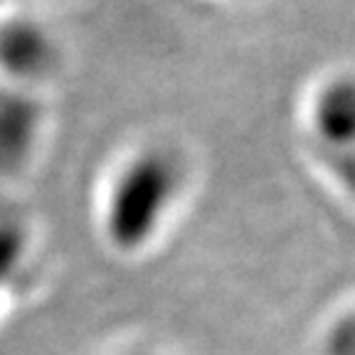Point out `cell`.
Here are the masks:
<instances>
[{"mask_svg": "<svg viewBox=\"0 0 355 355\" xmlns=\"http://www.w3.org/2000/svg\"><path fill=\"white\" fill-rule=\"evenodd\" d=\"M190 168L175 150L146 146L111 168L96 195L94 222L116 259H150L173 237L190 195Z\"/></svg>", "mask_w": 355, "mask_h": 355, "instance_id": "obj_1", "label": "cell"}, {"mask_svg": "<svg viewBox=\"0 0 355 355\" xmlns=\"http://www.w3.org/2000/svg\"><path fill=\"white\" fill-rule=\"evenodd\" d=\"M52 40L30 17L0 12V84L28 89L55 64Z\"/></svg>", "mask_w": 355, "mask_h": 355, "instance_id": "obj_2", "label": "cell"}, {"mask_svg": "<svg viewBox=\"0 0 355 355\" xmlns=\"http://www.w3.org/2000/svg\"><path fill=\"white\" fill-rule=\"evenodd\" d=\"M42 136V111L28 89L0 84V178H15L33 161Z\"/></svg>", "mask_w": 355, "mask_h": 355, "instance_id": "obj_3", "label": "cell"}, {"mask_svg": "<svg viewBox=\"0 0 355 355\" xmlns=\"http://www.w3.org/2000/svg\"><path fill=\"white\" fill-rule=\"evenodd\" d=\"M40 277V237L17 210L0 207V299L30 294Z\"/></svg>", "mask_w": 355, "mask_h": 355, "instance_id": "obj_4", "label": "cell"}, {"mask_svg": "<svg viewBox=\"0 0 355 355\" xmlns=\"http://www.w3.org/2000/svg\"><path fill=\"white\" fill-rule=\"evenodd\" d=\"M318 355H355V296L333 309L321 326Z\"/></svg>", "mask_w": 355, "mask_h": 355, "instance_id": "obj_5", "label": "cell"}, {"mask_svg": "<svg viewBox=\"0 0 355 355\" xmlns=\"http://www.w3.org/2000/svg\"><path fill=\"white\" fill-rule=\"evenodd\" d=\"M114 355H178L168 348H161V345H153V343H136V345H128L123 350H116Z\"/></svg>", "mask_w": 355, "mask_h": 355, "instance_id": "obj_6", "label": "cell"}, {"mask_svg": "<svg viewBox=\"0 0 355 355\" xmlns=\"http://www.w3.org/2000/svg\"><path fill=\"white\" fill-rule=\"evenodd\" d=\"M6 3L8 0H0V12H6Z\"/></svg>", "mask_w": 355, "mask_h": 355, "instance_id": "obj_7", "label": "cell"}, {"mask_svg": "<svg viewBox=\"0 0 355 355\" xmlns=\"http://www.w3.org/2000/svg\"><path fill=\"white\" fill-rule=\"evenodd\" d=\"M3 306H6V301H3V299H0V309H3Z\"/></svg>", "mask_w": 355, "mask_h": 355, "instance_id": "obj_8", "label": "cell"}]
</instances>
